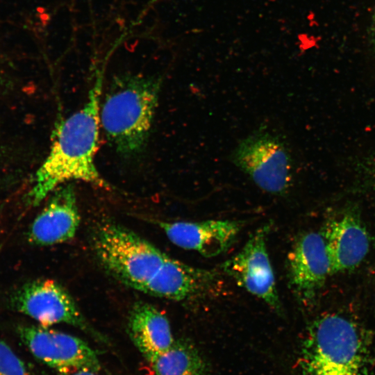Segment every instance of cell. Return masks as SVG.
I'll list each match as a JSON object with an SVG mask.
<instances>
[{"label":"cell","instance_id":"1","mask_svg":"<svg viewBox=\"0 0 375 375\" xmlns=\"http://www.w3.org/2000/svg\"><path fill=\"white\" fill-rule=\"evenodd\" d=\"M102 80V72L97 70L82 108L56 128L48 155L37 170L27 194L30 205L37 206L58 188L74 181L109 190V183L95 165Z\"/></svg>","mask_w":375,"mask_h":375},{"label":"cell","instance_id":"2","mask_svg":"<svg viewBox=\"0 0 375 375\" xmlns=\"http://www.w3.org/2000/svg\"><path fill=\"white\" fill-rule=\"evenodd\" d=\"M161 81L158 78L124 75L115 78L101 106L100 122L108 140L125 157L145 148L158 106Z\"/></svg>","mask_w":375,"mask_h":375},{"label":"cell","instance_id":"3","mask_svg":"<svg viewBox=\"0 0 375 375\" xmlns=\"http://www.w3.org/2000/svg\"><path fill=\"white\" fill-rule=\"evenodd\" d=\"M364 338L358 324L336 313L310 324L301 344V375H361Z\"/></svg>","mask_w":375,"mask_h":375},{"label":"cell","instance_id":"4","mask_svg":"<svg viewBox=\"0 0 375 375\" xmlns=\"http://www.w3.org/2000/svg\"><path fill=\"white\" fill-rule=\"evenodd\" d=\"M95 255L103 269L121 283L140 291L168 255L131 230L103 222L92 235Z\"/></svg>","mask_w":375,"mask_h":375},{"label":"cell","instance_id":"5","mask_svg":"<svg viewBox=\"0 0 375 375\" xmlns=\"http://www.w3.org/2000/svg\"><path fill=\"white\" fill-rule=\"evenodd\" d=\"M231 161L260 189L284 195L292 178V160L282 140L267 131H258L243 139L233 150Z\"/></svg>","mask_w":375,"mask_h":375},{"label":"cell","instance_id":"6","mask_svg":"<svg viewBox=\"0 0 375 375\" xmlns=\"http://www.w3.org/2000/svg\"><path fill=\"white\" fill-rule=\"evenodd\" d=\"M12 307L48 327L67 324L88 333L99 341L106 339L85 319L69 292L51 279H38L23 285L11 298Z\"/></svg>","mask_w":375,"mask_h":375},{"label":"cell","instance_id":"7","mask_svg":"<svg viewBox=\"0 0 375 375\" xmlns=\"http://www.w3.org/2000/svg\"><path fill=\"white\" fill-rule=\"evenodd\" d=\"M270 225L260 227L235 256L221 268L242 288L281 314L282 305L267 249Z\"/></svg>","mask_w":375,"mask_h":375},{"label":"cell","instance_id":"8","mask_svg":"<svg viewBox=\"0 0 375 375\" xmlns=\"http://www.w3.org/2000/svg\"><path fill=\"white\" fill-rule=\"evenodd\" d=\"M21 340L40 361L57 372L75 368L99 372L96 351L78 337L43 326H19Z\"/></svg>","mask_w":375,"mask_h":375},{"label":"cell","instance_id":"9","mask_svg":"<svg viewBox=\"0 0 375 375\" xmlns=\"http://www.w3.org/2000/svg\"><path fill=\"white\" fill-rule=\"evenodd\" d=\"M290 284L297 297L303 303L314 299L331 274L326 244L320 232L301 235L288 256Z\"/></svg>","mask_w":375,"mask_h":375},{"label":"cell","instance_id":"10","mask_svg":"<svg viewBox=\"0 0 375 375\" xmlns=\"http://www.w3.org/2000/svg\"><path fill=\"white\" fill-rule=\"evenodd\" d=\"M160 227L175 245L193 250L203 256L215 257L225 252L235 241L241 222L206 220L201 222H159Z\"/></svg>","mask_w":375,"mask_h":375},{"label":"cell","instance_id":"11","mask_svg":"<svg viewBox=\"0 0 375 375\" xmlns=\"http://www.w3.org/2000/svg\"><path fill=\"white\" fill-rule=\"evenodd\" d=\"M80 224L74 186L66 183L53 191L47 206L35 217L27 233L35 245L49 246L72 240Z\"/></svg>","mask_w":375,"mask_h":375},{"label":"cell","instance_id":"12","mask_svg":"<svg viewBox=\"0 0 375 375\" xmlns=\"http://www.w3.org/2000/svg\"><path fill=\"white\" fill-rule=\"evenodd\" d=\"M332 273L350 270L366 256L369 236L359 219L347 213L328 222L321 231Z\"/></svg>","mask_w":375,"mask_h":375},{"label":"cell","instance_id":"13","mask_svg":"<svg viewBox=\"0 0 375 375\" xmlns=\"http://www.w3.org/2000/svg\"><path fill=\"white\" fill-rule=\"evenodd\" d=\"M216 280L214 272L190 266L167 256L156 275L141 292L182 301L207 290Z\"/></svg>","mask_w":375,"mask_h":375},{"label":"cell","instance_id":"14","mask_svg":"<svg viewBox=\"0 0 375 375\" xmlns=\"http://www.w3.org/2000/svg\"><path fill=\"white\" fill-rule=\"evenodd\" d=\"M128 332L148 362L168 350L175 341L166 316L145 302H138L133 306L128 316Z\"/></svg>","mask_w":375,"mask_h":375},{"label":"cell","instance_id":"15","mask_svg":"<svg viewBox=\"0 0 375 375\" xmlns=\"http://www.w3.org/2000/svg\"><path fill=\"white\" fill-rule=\"evenodd\" d=\"M150 363L154 375H208L207 365L197 349L185 339L175 340Z\"/></svg>","mask_w":375,"mask_h":375},{"label":"cell","instance_id":"16","mask_svg":"<svg viewBox=\"0 0 375 375\" xmlns=\"http://www.w3.org/2000/svg\"><path fill=\"white\" fill-rule=\"evenodd\" d=\"M0 375H40L0 340Z\"/></svg>","mask_w":375,"mask_h":375},{"label":"cell","instance_id":"17","mask_svg":"<svg viewBox=\"0 0 375 375\" xmlns=\"http://www.w3.org/2000/svg\"><path fill=\"white\" fill-rule=\"evenodd\" d=\"M58 375H99V372L88 368H75L58 372Z\"/></svg>","mask_w":375,"mask_h":375}]
</instances>
